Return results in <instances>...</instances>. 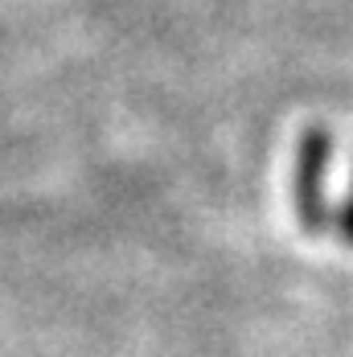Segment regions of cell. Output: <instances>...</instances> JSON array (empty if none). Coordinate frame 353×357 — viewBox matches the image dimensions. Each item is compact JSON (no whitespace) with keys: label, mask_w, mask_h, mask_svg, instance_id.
<instances>
[{"label":"cell","mask_w":353,"mask_h":357,"mask_svg":"<svg viewBox=\"0 0 353 357\" xmlns=\"http://www.w3.org/2000/svg\"><path fill=\"white\" fill-rule=\"evenodd\" d=\"M329 152H333V136H329L324 128L304 132L300 156H296V189H292V197H296V214L304 222V230H313V234L329 230V222H333V210H329V202H324Z\"/></svg>","instance_id":"obj_1"},{"label":"cell","mask_w":353,"mask_h":357,"mask_svg":"<svg viewBox=\"0 0 353 357\" xmlns=\"http://www.w3.org/2000/svg\"><path fill=\"white\" fill-rule=\"evenodd\" d=\"M333 230H337V234L353 247V189H350V197L333 210Z\"/></svg>","instance_id":"obj_2"}]
</instances>
